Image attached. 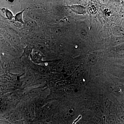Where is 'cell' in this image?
Wrapping results in <instances>:
<instances>
[{"mask_svg":"<svg viewBox=\"0 0 124 124\" xmlns=\"http://www.w3.org/2000/svg\"><path fill=\"white\" fill-rule=\"evenodd\" d=\"M6 17L9 20H11L14 17L11 11L8 9H5V11Z\"/></svg>","mask_w":124,"mask_h":124,"instance_id":"obj_5","label":"cell"},{"mask_svg":"<svg viewBox=\"0 0 124 124\" xmlns=\"http://www.w3.org/2000/svg\"><path fill=\"white\" fill-rule=\"evenodd\" d=\"M121 62L122 63L124 64V59H122V61H121Z\"/></svg>","mask_w":124,"mask_h":124,"instance_id":"obj_9","label":"cell"},{"mask_svg":"<svg viewBox=\"0 0 124 124\" xmlns=\"http://www.w3.org/2000/svg\"><path fill=\"white\" fill-rule=\"evenodd\" d=\"M100 108L98 106H95V108H94V110L96 112H98L99 111H100Z\"/></svg>","mask_w":124,"mask_h":124,"instance_id":"obj_7","label":"cell"},{"mask_svg":"<svg viewBox=\"0 0 124 124\" xmlns=\"http://www.w3.org/2000/svg\"><path fill=\"white\" fill-rule=\"evenodd\" d=\"M107 89L110 93H112L113 94L117 95L119 93V91L117 87L112 84H109L107 86Z\"/></svg>","mask_w":124,"mask_h":124,"instance_id":"obj_3","label":"cell"},{"mask_svg":"<svg viewBox=\"0 0 124 124\" xmlns=\"http://www.w3.org/2000/svg\"><path fill=\"white\" fill-rule=\"evenodd\" d=\"M24 10L18 13L16 15L15 17V20L16 22H19L23 23V15Z\"/></svg>","mask_w":124,"mask_h":124,"instance_id":"obj_4","label":"cell"},{"mask_svg":"<svg viewBox=\"0 0 124 124\" xmlns=\"http://www.w3.org/2000/svg\"><path fill=\"white\" fill-rule=\"evenodd\" d=\"M111 54L116 57L124 58V43L117 46L112 49Z\"/></svg>","mask_w":124,"mask_h":124,"instance_id":"obj_1","label":"cell"},{"mask_svg":"<svg viewBox=\"0 0 124 124\" xmlns=\"http://www.w3.org/2000/svg\"><path fill=\"white\" fill-rule=\"evenodd\" d=\"M86 124H95L94 123L92 122H88Z\"/></svg>","mask_w":124,"mask_h":124,"instance_id":"obj_8","label":"cell"},{"mask_svg":"<svg viewBox=\"0 0 124 124\" xmlns=\"http://www.w3.org/2000/svg\"><path fill=\"white\" fill-rule=\"evenodd\" d=\"M74 109L73 108L69 109L63 114V118L66 120L71 119L74 115Z\"/></svg>","mask_w":124,"mask_h":124,"instance_id":"obj_2","label":"cell"},{"mask_svg":"<svg viewBox=\"0 0 124 124\" xmlns=\"http://www.w3.org/2000/svg\"><path fill=\"white\" fill-rule=\"evenodd\" d=\"M108 120L110 124H114L116 121V117L113 116H109L108 118Z\"/></svg>","mask_w":124,"mask_h":124,"instance_id":"obj_6","label":"cell"}]
</instances>
